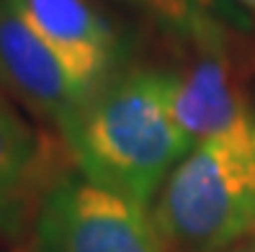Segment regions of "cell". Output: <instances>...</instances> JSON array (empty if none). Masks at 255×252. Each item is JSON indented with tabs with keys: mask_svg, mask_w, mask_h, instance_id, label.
I'll return each mask as SVG.
<instances>
[{
	"mask_svg": "<svg viewBox=\"0 0 255 252\" xmlns=\"http://www.w3.org/2000/svg\"><path fill=\"white\" fill-rule=\"evenodd\" d=\"M224 252H255V234L248 237V240H243V242L232 245L230 250H224Z\"/></svg>",
	"mask_w": 255,
	"mask_h": 252,
	"instance_id": "obj_9",
	"label": "cell"
},
{
	"mask_svg": "<svg viewBox=\"0 0 255 252\" xmlns=\"http://www.w3.org/2000/svg\"><path fill=\"white\" fill-rule=\"evenodd\" d=\"M235 3H237L240 8H245V10L255 13V0H235Z\"/></svg>",
	"mask_w": 255,
	"mask_h": 252,
	"instance_id": "obj_10",
	"label": "cell"
},
{
	"mask_svg": "<svg viewBox=\"0 0 255 252\" xmlns=\"http://www.w3.org/2000/svg\"><path fill=\"white\" fill-rule=\"evenodd\" d=\"M168 252H224L255 234V121L196 144L152 203Z\"/></svg>",
	"mask_w": 255,
	"mask_h": 252,
	"instance_id": "obj_2",
	"label": "cell"
},
{
	"mask_svg": "<svg viewBox=\"0 0 255 252\" xmlns=\"http://www.w3.org/2000/svg\"><path fill=\"white\" fill-rule=\"evenodd\" d=\"M44 137L0 98V240H16L31 227L34 214L54 177Z\"/></svg>",
	"mask_w": 255,
	"mask_h": 252,
	"instance_id": "obj_7",
	"label": "cell"
},
{
	"mask_svg": "<svg viewBox=\"0 0 255 252\" xmlns=\"http://www.w3.org/2000/svg\"><path fill=\"white\" fill-rule=\"evenodd\" d=\"M173 70H119L59 131L91 183L152 209L173 170L193 150L170 108Z\"/></svg>",
	"mask_w": 255,
	"mask_h": 252,
	"instance_id": "obj_1",
	"label": "cell"
},
{
	"mask_svg": "<svg viewBox=\"0 0 255 252\" xmlns=\"http://www.w3.org/2000/svg\"><path fill=\"white\" fill-rule=\"evenodd\" d=\"M0 83L57 131H62L88 100L62 59L26 21L16 0H0Z\"/></svg>",
	"mask_w": 255,
	"mask_h": 252,
	"instance_id": "obj_4",
	"label": "cell"
},
{
	"mask_svg": "<svg viewBox=\"0 0 255 252\" xmlns=\"http://www.w3.org/2000/svg\"><path fill=\"white\" fill-rule=\"evenodd\" d=\"M26 21L91 98L119 72L122 41L93 0H16Z\"/></svg>",
	"mask_w": 255,
	"mask_h": 252,
	"instance_id": "obj_5",
	"label": "cell"
},
{
	"mask_svg": "<svg viewBox=\"0 0 255 252\" xmlns=\"http://www.w3.org/2000/svg\"><path fill=\"white\" fill-rule=\"evenodd\" d=\"M31 252H168L152 209L59 172L31 221Z\"/></svg>",
	"mask_w": 255,
	"mask_h": 252,
	"instance_id": "obj_3",
	"label": "cell"
},
{
	"mask_svg": "<svg viewBox=\"0 0 255 252\" xmlns=\"http://www.w3.org/2000/svg\"><path fill=\"white\" fill-rule=\"evenodd\" d=\"M170 108L193 147L255 121V106L235 78L227 49H201L188 67L173 70Z\"/></svg>",
	"mask_w": 255,
	"mask_h": 252,
	"instance_id": "obj_6",
	"label": "cell"
},
{
	"mask_svg": "<svg viewBox=\"0 0 255 252\" xmlns=\"http://www.w3.org/2000/svg\"><path fill=\"white\" fill-rule=\"evenodd\" d=\"M142 10L162 31L201 49H227L232 28H250L248 10L235 0H119Z\"/></svg>",
	"mask_w": 255,
	"mask_h": 252,
	"instance_id": "obj_8",
	"label": "cell"
}]
</instances>
